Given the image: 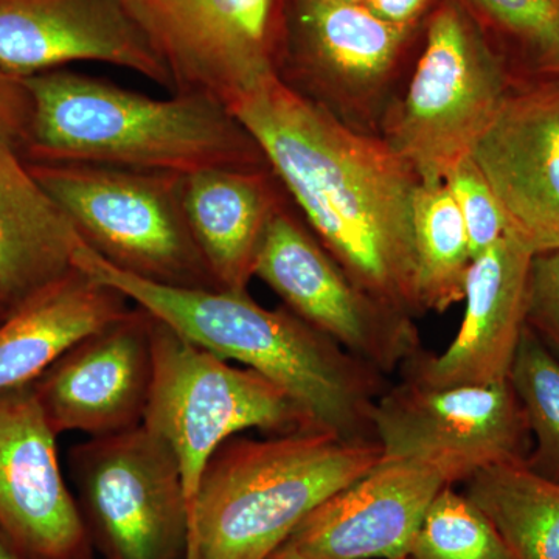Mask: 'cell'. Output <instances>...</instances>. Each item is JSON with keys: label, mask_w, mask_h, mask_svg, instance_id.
I'll return each mask as SVG.
<instances>
[{"label": "cell", "mask_w": 559, "mask_h": 559, "mask_svg": "<svg viewBox=\"0 0 559 559\" xmlns=\"http://www.w3.org/2000/svg\"><path fill=\"white\" fill-rule=\"evenodd\" d=\"M130 308L123 294L76 266L36 290L0 322V392L32 385L76 342Z\"/></svg>", "instance_id": "ffe728a7"}, {"label": "cell", "mask_w": 559, "mask_h": 559, "mask_svg": "<svg viewBox=\"0 0 559 559\" xmlns=\"http://www.w3.org/2000/svg\"><path fill=\"white\" fill-rule=\"evenodd\" d=\"M439 0H364L362 5L393 25H423Z\"/></svg>", "instance_id": "f546056e"}, {"label": "cell", "mask_w": 559, "mask_h": 559, "mask_svg": "<svg viewBox=\"0 0 559 559\" xmlns=\"http://www.w3.org/2000/svg\"><path fill=\"white\" fill-rule=\"evenodd\" d=\"M79 61L131 70L171 92L119 0H0V72L24 80Z\"/></svg>", "instance_id": "2e32d148"}, {"label": "cell", "mask_w": 559, "mask_h": 559, "mask_svg": "<svg viewBox=\"0 0 559 559\" xmlns=\"http://www.w3.org/2000/svg\"><path fill=\"white\" fill-rule=\"evenodd\" d=\"M423 27L356 3L293 0L278 79L353 130L381 135Z\"/></svg>", "instance_id": "ba28073f"}, {"label": "cell", "mask_w": 559, "mask_h": 559, "mask_svg": "<svg viewBox=\"0 0 559 559\" xmlns=\"http://www.w3.org/2000/svg\"><path fill=\"white\" fill-rule=\"evenodd\" d=\"M142 425L178 460L189 528L202 473L227 440L250 429L270 436L314 430L274 382L221 359L157 319L153 384Z\"/></svg>", "instance_id": "52a82bcc"}, {"label": "cell", "mask_w": 559, "mask_h": 559, "mask_svg": "<svg viewBox=\"0 0 559 559\" xmlns=\"http://www.w3.org/2000/svg\"><path fill=\"white\" fill-rule=\"evenodd\" d=\"M0 559H32L11 543L9 536L0 530Z\"/></svg>", "instance_id": "4dcf8cb0"}, {"label": "cell", "mask_w": 559, "mask_h": 559, "mask_svg": "<svg viewBox=\"0 0 559 559\" xmlns=\"http://www.w3.org/2000/svg\"><path fill=\"white\" fill-rule=\"evenodd\" d=\"M83 242L27 160L0 142V297L16 307L75 267Z\"/></svg>", "instance_id": "44dd1931"}, {"label": "cell", "mask_w": 559, "mask_h": 559, "mask_svg": "<svg viewBox=\"0 0 559 559\" xmlns=\"http://www.w3.org/2000/svg\"><path fill=\"white\" fill-rule=\"evenodd\" d=\"M57 439L32 385L0 392V530L32 559H90Z\"/></svg>", "instance_id": "5bb4252c"}, {"label": "cell", "mask_w": 559, "mask_h": 559, "mask_svg": "<svg viewBox=\"0 0 559 559\" xmlns=\"http://www.w3.org/2000/svg\"><path fill=\"white\" fill-rule=\"evenodd\" d=\"M90 539L106 559H186L189 503L178 460L146 426L90 437L69 451Z\"/></svg>", "instance_id": "9c48e42d"}, {"label": "cell", "mask_w": 559, "mask_h": 559, "mask_svg": "<svg viewBox=\"0 0 559 559\" xmlns=\"http://www.w3.org/2000/svg\"><path fill=\"white\" fill-rule=\"evenodd\" d=\"M73 264L123 294L180 336L282 389L311 429L352 443L374 440L373 411L385 377L282 307L249 293L157 285L117 270L81 242Z\"/></svg>", "instance_id": "7a4b0ae2"}, {"label": "cell", "mask_w": 559, "mask_h": 559, "mask_svg": "<svg viewBox=\"0 0 559 559\" xmlns=\"http://www.w3.org/2000/svg\"><path fill=\"white\" fill-rule=\"evenodd\" d=\"M525 325L559 359V248L530 260Z\"/></svg>", "instance_id": "83f0119b"}, {"label": "cell", "mask_w": 559, "mask_h": 559, "mask_svg": "<svg viewBox=\"0 0 559 559\" xmlns=\"http://www.w3.org/2000/svg\"><path fill=\"white\" fill-rule=\"evenodd\" d=\"M382 460L378 443L320 430L237 436L202 473L186 559H267L323 500Z\"/></svg>", "instance_id": "277c9868"}, {"label": "cell", "mask_w": 559, "mask_h": 559, "mask_svg": "<svg viewBox=\"0 0 559 559\" xmlns=\"http://www.w3.org/2000/svg\"><path fill=\"white\" fill-rule=\"evenodd\" d=\"M447 485L421 463L382 459L323 500L286 543L311 559H406L430 502Z\"/></svg>", "instance_id": "e0dca14e"}, {"label": "cell", "mask_w": 559, "mask_h": 559, "mask_svg": "<svg viewBox=\"0 0 559 559\" xmlns=\"http://www.w3.org/2000/svg\"><path fill=\"white\" fill-rule=\"evenodd\" d=\"M263 150L312 234L348 277L401 314L417 294V173L381 135L353 130L278 76L230 108Z\"/></svg>", "instance_id": "6da1fadb"}, {"label": "cell", "mask_w": 559, "mask_h": 559, "mask_svg": "<svg viewBox=\"0 0 559 559\" xmlns=\"http://www.w3.org/2000/svg\"><path fill=\"white\" fill-rule=\"evenodd\" d=\"M444 186L462 215L473 260L509 234L502 209L473 156L448 173Z\"/></svg>", "instance_id": "4316f807"}, {"label": "cell", "mask_w": 559, "mask_h": 559, "mask_svg": "<svg viewBox=\"0 0 559 559\" xmlns=\"http://www.w3.org/2000/svg\"><path fill=\"white\" fill-rule=\"evenodd\" d=\"M406 559H510L479 507L454 485L430 502Z\"/></svg>", "instance_id": "484cf974"}, {"label": "cell", "mask_w": 559, "mask_h": 559, "mask_svg": "<svg viewBox=\"0 0 559 559\" xmlns=\"http://www.w3.org/2000/svg\"><path fill=\"white\" fill-rule=\"evenodd\" d=\"M267 559H311L308 558L307 555L300 554L299 550L294 549L290 544H283L280 549L275 550L274 554L271 555Z\"/></svg>", "instance_id": "1f68e13d"}, {"label": "cell", "mask_w": 559, "mask_h": 559, "mask_svg": "<svg viewBox=\"0 0 559 559\" xmlns=\"http://www.w3.org/2000/svg\"><path fill=\"white\" fill-rule=\"evenodd\" d=\"M415 264L419 308L444 312L465 299L471 255L468 234L443 183H419L414 201Z\"/></svg>", "instance_id": "cb8c5ba5"}, {"label": "cell", "mask_w": 559, "mask_h": 559, "mask_svg": "<svg viewBox=\"0 0 559 559\" xmlns=\"http://www.w3.org/2000/svg\"><path fill=\"white\" fill-rule=\"evenodd\" d=\"M533 252L507 234L471 263L465 316L441 355L421 352L404 364L403 377L433 385H485L509 380L525 330Z\"/></svg>", "instance_id": "ac0fdd59"}, {"label": "cell", "mask_w": 559, "mask_h": 559, "mask_svg": "<svg viewBox=\"0 0 559 559\" xmlns=\"http://www.w3.org/2000/svg\"><path fill=\"white\" fill-rule=\"evenodd\" d=\"M33 103L24 81L0 72V142L24 153L31 135Z\"/></svg>", "instance_id": "f1b7e54d"}, {"label": "cell", "mask_w": 559, "mask_h": 559, "mask_svg": "<svg viewBox=\"0 0 559 559\" xmlns=\"http://www.w3.org/2000/svg\"><path fill=\"white\" fill-rule=\"evenodd\" d=\"M407 86L390 106L381 138L425 186L473 156L506 98V70L466 11L439 0Z\"/></svg>", "instance_id": "8992f818"}, {"label": "cell", "mask_w": 559, "mask_h": 559, "mask_svg": "<svg viewBox=\"0 0 559 559\" xmlns=\"http://www.w3.org/2000/svg\"><path fill=\"white\" fill-rule=\"evenodd\" d=\"M340 2L356 3V5H362L364 0H340Z\"/></svg>", "instance_id": "836d02e7"}, {"label": "cell", "mask_w": 559, "mask_h": 559, "mask_svg": "<svg viewBox=\"0 0 559 559\" xmlns=\"http://www.w3.org/2000/svg\"><path fill=\"white\" fill-rule=\"evenodd\" d=\"M509 380L532 433L528 468L559 481V359L525 325Z\"/></svg>", "instance_id": "d4e9b609"}, {"label": "cell", "mask_w": 559, "mask_h": 559, "mask_svg": "<svg viewBox=\"0 0 559 559\" xmlns=\"http://www.w3.org/2000/svg\"><path fill=\"white\" fill-rule=\"evenodd\" d=\"M506 70L510 87L559 76V0H455Z\"/></svg>", "instance_id": "603a6c76"}, {"label": "cell", "mask_w": 559, "mask_h": 559, "mask_svg": "<svg viewBox=\"0 0 559 559\" xmlns=\"http://www.w3.org/2000/svg\"><path fill=\"white\" fill-rule=\"evenodd\" d=\"M290 201L272 167L210 168L186 176L187 219L218 289L249 293L267 226Z\"/></svg>", "instance_id": "d6986e66"}, {"label": "cell", "mask_w": 559, "mask_h": 559, "mask_svg": "<svg viewBox=\"0 0 559 559\" xmlns=\"http://www.w3.org/2000/svg\"><path fill=\"white\" fill-rule=\"evenodd\" d=\"M373 429L382 459L421 463L450 485L527 460L533 443L510 380L433 388L403 377L378 399Z\"/></svg>", "instance_id": "8fae6325"}, {"label": "cell", "mask_w": 559, "mask_h": 559, "mask_svg": "<svg viewBox=\"0 0 559 559\" xmlns=\"http://www.w3.org/2000/svg\"><path fill=\"white\" fill-rule=\"evenodd\" d=\"M253 277L266 283L283 307L384 377L403 369L423 349L414 318L359 288L312 234L293 201L267 226Z\"/></svg>", "instance_id": "7c38bea8"}, {"label": "cell", "mask_w": 559, "mask_h": 559, "mask_svg": "<svg viewBox=\"0 0 559 559\" xmlns=\"http://www.w3.org/2000/svg\"><path fill=\"white\" fill-rule=\"evenodd\" d=\"M154 323L140 307L76 342L32 388L58 437L142 425L153 384Z\"/></svg>", "instance_id": "4fadbf2b"}, {"label": "cell", "mask_w": 559, "mask_h": 559, "mask_svg": "<svg viewBox=\"0 0 559 559\" xmlns=\"http://www.w3.org/2000/svg\"><path fill=\"white\" fill-rule=\"evenodd\" d=\"M171 80L170 94L231 108L278 76L293 0H119Z\"/></svg>", "instance_id": "30bf717a"}, {"label": "cell", "mask_w": 559, "mask_h": 559, "mask_svg": "<svg viewBox=\"0 0 559 559\" xmlns=\"http://www.w3.org/2000/svg\"><path fill=\"white\" fill-rule=\"evenodd\" d=\"M465 495L491 522L510 559H559V481L521 460L477 471L465 480Z\"/></svg>", "instance_id": "7402d4cb"}, {"label": "cell", "mask_w": 559, "mask_h": 559, "mask_svg": "<svg viewBox=\"0 0 559 559\" xmlns=\"http://www.w3.org/2000/svg\"><path fill=\"white\" fill-rule=\"evenodd\" d=\"M87 248L134 277L218 289L191 234L186 176L86 162H28Z\"/></svg>", "instance_id": "5b68a950"}, {"label": "cell", "mask_w": 559, "mask_h": 559, "mask_svg": "<svg viewBox=\"0 0 559 559\" xmlns=\"http://www.w3.org/2000/svg\"><path fill=\"white\" fill-rule=\"evenodd\" d=\"M33 117L28 162H86L189 176L271 167L245 124L202 95L151 98L112 81L55 69L22 80Z\"/></svg>", "instance_id": "3957f363"}, {"label": "cell", "mask_w": 559, "mask_h": 559, "mask_svg": "<svg viewBox=\"0 0 559 559\" xmlns=\"http://www.w3.org/2000/svg\"><path fill=\"white\" fill-rule=\"evenodd\" d=\"M473 159L509 234L533 253L559 248V76L509 87Z\"/></svg>", "instance_id": "9a60e30c"}, {"label": "cell", "mask_w": 559, "mask_h": 559, "mask_svg": "<svg viewBox=\"0 0 559 559\" xmlns=\"http://www.w3.org/2000/svg\"><path fill=\"white\" fill-rule=\"evenodd\" d=\"M10 310L11 308L9 305H7L2 297H0V322L9 316Z\"/></svg>", "instance_id": "d6a6232c"}]
</instances>
